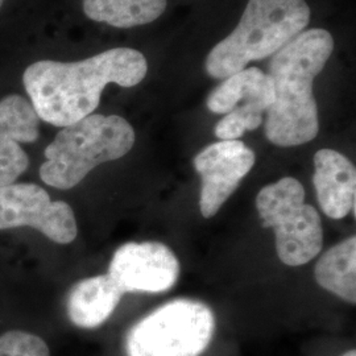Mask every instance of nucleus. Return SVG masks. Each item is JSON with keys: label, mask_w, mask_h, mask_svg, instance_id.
<instances>
[{"label": "nucleus", "mask_w": 356, "mask_h": 356, "mask_svg": "<svg viewBox=\"0 0 356 356\" xmlns=\"http://www.w3.org/2000/svg\"><path fill=\"white\" fill-rule=\"evenodd\" d=\"M263 123V114L250 107H238L216 123V136L220 140H238L245 131H254Z\"/></svg>", "instance_id": "nucleus-17"}, {"label": "nucleus", "mask_w": 356, "mask_h": 356, "mask_svg": "<svg viewBox=\"0 0 356 356\" xmlns=\"http://www.w3.org/2000/svg\"><path fill=\"white\" fill-rule=\"evenodd\" d=\"M256 156L241 140H220L206 147L194 157L201 176L200 210L211 218L238 189L243 178L254 168Z\"/></svg>", "instance_id": "nucleus-9"}, {"label": "nucleus", "mask_w": 356, "mask_h": 356, "mask_svg": "<svg viewBox=\"0 0 356 356\" xmlns=\"http://www.w3.org/2000/svg\"><path fill=\"white\" fill-rule=\"evenodd\" d=\"M0 356H51V351L42 335L22 327H11L0 334Z\"/></svg>", "instance_id": "nucleus-16"}, {"label": "nucleus", "mask_w": 356, "mask_h": 356, "mask_svg": "<svg viewBox=\"0 0 356 356\" xmlns=\"http://www.w3.org/2000/svg\"><path fill=\"white\" fill-rule=\"evenodd\" d=\"M32 227L58 244L72 243L78 227L72 206L51 201L48 191L35 184L0 186V229Z\"/></svg>", "instance_id": "nucleus-7"}, {"label": "nucleus", "mask_w": 356, "mask_h": 356, "mask_svg": "<svg viewBox=\"0 0 356 356\" xmlns=\"http://www.w3.org/2000/svg\"><path fill=\"white\" fill-rule=\"evenodd\" d=\"M124 293L108 275L78 281L66 297V314L70 322L85 330H94L113 316Z\"/></svg>", "instance_id": "nucleus-12"}, {"label": "nucleus", "mask_w": 356, "mask_h": 356, "mask_svg": "<svg viewBox=\"0 0 356 356\" xmlns=\"http://www.w3.org/2000/svg\"><path fill=\"white\" fill-rule=\"evenodd\" d=\"M181 273L177 256L159 242H129L115 251L108 276L124 293H163L172 289Z\"/></svg>", "instance_id": "nucleus-8"}, {"label": "nucleus", "mask_w": 356, "mask_h": 356, "mask_svg": "<svg viewBox=\"0 0 356 356\" xmlns=\"http://www.w3.org/2000/svg\"><path fill=\"white\" fill-rule=\"evenodd\" d=\"M1 4H3V0H0V7H1Z\"/></svg>", "instance_id": "nucleus-19"}, {"label": "nucleus", "mask_w": 356, "mask_h": 356, "mask_svg": "<svg viewBox=\"0 0 356 356\" xmlns=\"http://www.w3.org/2000/svg\"><path fill=\"white\" fill-rule=\"evenodd\" d=\"M334 49L326 29L302 31L269 63L275 99L267 110L264 134L279 147L302 145L318 135L317 102L313 82L323 70Z\"/></svg>", "instance_id": "nucleus-2"}, {"label": "nucleus", "mask_w": 356, "mask_h": 356, "mask_svg": "<svg viewBox=\"0 0 356 356\" xmlns=\"http://www.w3.org/2000/svg\"><path fill=\"white\" fill-rule=\"evenodd\" d=\"M310 22L305 0H248L238 26L206 58L207 74L226 79L267 58L298 36Z\"/></svg>", "instance_id": "nucleus-3"}, {"label": "nucleus", "mask_w": 356, "mask_h": 356, "mask_svg": "<svg viewBox=\"0 0 356 356\" xmlns=\"http://www.w3.org/2000/svg\"><path fill=\"white\" fill-rule=\"evenodd\" d=\"M135 144V131L118 115L91 114L63 128L47 147L40 166L41 179L69 191L104 163L126 156Z\"/></svg>", "instance_id": "nucleus-4"}, {"label": "nucleus", "mask_w": 356, "mask_h": 356, "mask_svg": "<svg viewBox=\"0 0 356 356\" xmlns=\"http://www.w3.org/2000/svg\"><path fill=\"white\" fill-rule=\"evenodd\" d=\"M316 280L325 291L346 302L356 304V238L350 236L335 244L319 257Z\"/></svg>", "instance_id": "nucleus-14"}, {"label": "nucleus", "mask_w": 356, "mask_h": 356, "mask_svg": "<svg viewBox=\"0 0 356 356\" xmlns=\"http://www.w3.org/2000/svg\"><path fill=\"white\" fill-rule=\"evenodd\" d=\"M147 73L141 51L115 48L78 63L38 61L26 67L23 83L40 120L64 128L92 114L108 83L134 88Z\"/></svg>", "instance_id": "nucleus-1"}, {"label": "nucleus", "mask_w": 356, "mask_h": 356, "mask_svg": "<svg viewBox=\"0 0 356 356\" xmlns=\"http://www.w3.org/2000/svg\"><path fill=\"white\" fill-rule=\"evenodd\" d=\"M40 118L32 103L11 94L0 101V186L15 184L29 165L22 144L38 139Z\"/></svg>", "instance_id": "nucleus-10"}, {"label": "nucleus", "mask_w": 356, "mask_h": 356, "mask_svg": "<svg viewBox=\"0 0 356 356\" xmlns=\"http://www.w3.org/2000/svg\"><path fill=\"white\" fill-rule=\"evenodd\" d=\"M256 207L263 226L275 231L277 256L285 266H304L321 252V216L305 204V189L298 179L284 177L264 186L256 197Z\"/></svg>", "instance_id": "nucleus-6"}, {"label": "nucleus", "mask_w": 356, "mask_h": 356, "mask_svg": "<svg viewBox=\"0 0 356 356\" xmlns=\"http://www.w3.org/2000/svg\"><path fill=\"white\" fill-rule=\"evenodd\" d=\"M216 316L195 300L177 298L138 321L126 335L127 356H200L211 343Z\"/></svg>", "instance_id": "nucleus-5"}, {"label": "nucleus", "mask_w": 356, "mask_h": 356, "mask_svg": "<svg viewBox=\"0 0 356 356\" xmlns=\"http://www.w3.org/2000/svg\"><path fill=\"white\" fill-rule=\"evenodd\" d=\"M275 99L270 76L257 67L243 69L227 76L209 95L206 104L214 114H229L238 107L264 113Z\"/></svg>", "instance_id": "nucleus-13"}, {"label": "nucleus", "mask_w": 356, "mask_h": 356, "mask_svg": "<svg viewBox=\"0 0 356 356\" xmlns=\"http://www.w3.org/2000/svg\"><path fill=\"white\" fill-rule=\"evenodd\" d=\"M342 356H356L355 350H350V351H347V353H344Z\"/></svg>", "instance_id": "nucleus-18"}, {"label": "nucleus", "mask_w": 356, "mask_h": 356, "mask_svg": "<svg viewBox=\"0 0 356 356\" xmlns=\"http://www.w3.org/2000/svg\"><path fill=\"white\" fill-rule=\"evenodd\" d=\"M166 8V0H83V11L94 22L115 28L149 24Z\"/></svg>", "instance_id": "nucleus-15"}, {"label": "nucleus", "mask_w": 356, "mask_h": 356, "mask_svg": "<svg viewBox=\"0 0 356 356\" xmlns=\"http://www.w3.org/2000/svg\"><path fill=\"white\" fill-rule=\"evenodd\" d=\"M313 184L322 211L332 219L355 216L356 170L342 153L321 149L314 154Z\"/></svg>", "instance_id": "nucleus-11"}]
</instances>
